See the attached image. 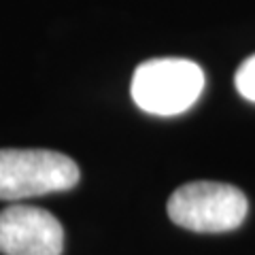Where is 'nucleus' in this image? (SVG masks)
Listing matches in <instances>:
<instances>
[{
  "instance_id": "obj_1",
  "label": "nucleus",
  "mask_w": 255,
  "mask_h": 255,
  "mask_svg": "<svg viewBox=\"0 0 255 255\" xmlns=\"http://www.w3.org/2000/svg\"><path fill=\"white\" fill-rule=\"evenodd\" d=\"M204 90V73L185 58L147 60L134 70L132 98L145 113L170 117L185 113Z\"/></svg>"
},
{
  "instance_id": "obj_2",
  "label": "nucleus",
  "mask_w": 255,
  "mask_h": 255,
  "mask_svg": "<svg viewBox=\"0 0 255 255\" xmlns=\"http://www.w3.org/2000/svg\"><path fill=\"white\" fill-rule=\"evenodd\" d=\"M247 211L249 202L241 189L215 181L185 183L168 198V217L177 226L202 234L236 230Z\"/></svg>"
},
{
  "instance_id": "obj_3",
  "label": "nucleus",
  "mask_w": 255,
  "mask_h": 255,
  "mask_svg": "<svg viewBox=\"0 0 255 255\" xmlns=\"http://www.w3.org/2000/svg\"><path fill=\"white\" fill-rule=\"evenodd\" d=\"M79 166L49 149H0V200H23L77 185Z\"/></svg>"
},
{
  "instance_id": "obj_4",
  "label": "nucleus",
  "mask_w": 255,
  "mask_h": 255,
  "mask_svg": "<svg viewBox=\"0 0 255 255\" xmlns=\"http://www.w3.org/2000/svg\"><path fill=\"white\" fill-rule=\"evenodd\" d=\"M64 230L49 211L13 204L0 211L2 255H62Z\"/></svg>"
},
{
  "instance_id": "obj_5",
  "label": "nucleus",
  "mask_w": 255,
  "mask_h": 255,
  "mask_svg": "<svg viewBox=\"0 0 255 255\" xmlns=\"http://www.w3.org/2000/svg\"><path fill=\"white\" fill-rule=\"evenodd\" d=\"M234 83H236L238 94H241L245 100L255 102V53L238 66Z\"/></svg>"
}]
</instances>
